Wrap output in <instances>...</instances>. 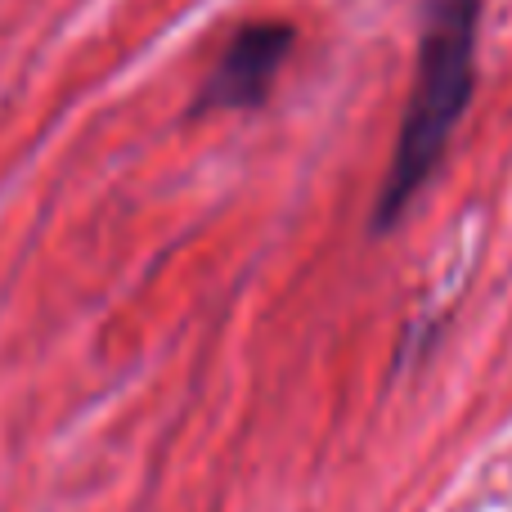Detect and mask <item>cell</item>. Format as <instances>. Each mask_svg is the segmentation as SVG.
Instances as JSON below:
<instances>
[{"instance_id":"1","label":"cell","mask_w":512,"mask_h":512,"mask_svg":"<svg viewBox=\"0 0 512 512\" xmlns=\"http://www.w3.org/2000/svg\"><path fill=\"white\" fill-rule=\"evenodd\" d=\"M477 27L481 0H427L414 59V90H409L405 122H400L396 149H391L378 207H373V230H391L441 167L472 104V90H477Z\"/></svg>"},{"instance_id":"2","label":"cell","mask_w":512,"mask_h":512,"mask_svg":"<svg viewBox=\"0 0 512 512\" xmlns=\"http://www.w3.org/2000/svg\"><path fill=\"white\" fill-rule=\"evenodd\" d=\"M297 50V27L292 23H248L230 36L221 50L212 77L198 90L194 113H234V108H256L270 95L274 77L283 72L288 54Z\"/></svg>"}]
</instances>
